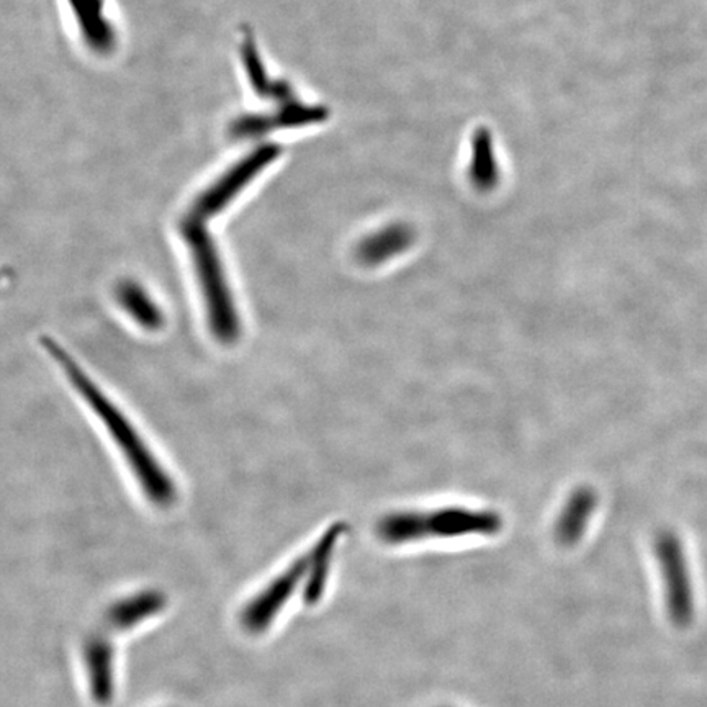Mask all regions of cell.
I'll list each match as a JSON object with an SVG mask.
<instances>
[{
	"label": "cell",
	"instance_id": "obj_1",
	"mask_svg": "<svg viewBox=\"0 0 707 707\" xmlns=\"http://www.w3.org/2000/svg\"><path fill=\"white\" fill-rule=\"evenodd\" d=\"M44 349L57 360L60 369L66 373L70 383L81 395L82 400L98 414L101 423L109 429L110 438L122 452L144 495L156 506L167 508L177 500V489L156 455L147 448L139 429L130 423L126 414L110 400L101 387L84 372L81 366L64 351L54 339H43Z\"/></svg>",
	"mask_w": 707,
	"mask_h": 707
},
{
	"label": "cell",
	"instance_id": "obj_2",
	"mask_svg": "<svg viewBox=\"0 0 707 707\" xmlns=\"http://www.w3.org/2000/svg\"><path fill=\"white\" fill-rule=\"evenodd\" d=\"M178 232L191 254L213 338L225 346L235 345L243 331L242 317L218 246L213 242L205 223L191 216L182 219Z\"/></svg>",
	"mask_w": 707,
	"mask_h": 707
},
{
	"label": "cell",
	"instance_id": "obj_3",
	"mask_svg": "<svg viewBox=\"0 0 707 707\" xmlns=\"http://www.w3.org/2000/svg\"><path fill=\"white\" fill-rule=\"evenodd\" d=\"M503 527V518L492 510L448 506L429 511H395L380 518L376 532L389 545L411 544L424 539H458L493 535Z\"/></svg>",
	"mask_w": 707,
	"mask_h": 707
},
{
	"label": "cell",
	"instance_id": "obj_4",
	"mask_svg": "<svg viewBox=\"0 0 707 707\" xmlns=\"http://www.w3.org/2000/svg\"><path fill=\"white\" fill-rule=\"evenodd\" d=\"M655 554L660 562L668 616L675 626L686 627L695 616V600L688 562L678 535L672 531L660 532L655 541Z\"/></svg>",
	"mask_w": 707,
	"mask_h": 707
},
{
	"label": "cell",
	"instance_id": "obj_5",
	"mask_svg": "<svg viewBox=\"0 0 707 707\" xmlns=\"http://www.w3.org/2000/svg\"><path fill=\"white\" fill-rule=\"evenodd\" d=\"M280 147L277 144H264L254 153L246 156L242 163L219 177L211 188L204 192L192 205L187 216L204 222L225 211L226 205L232 204L233 198L253 181L260 171L266 170L270 163L279 157Z\"/></svg>",
	"mask_w": 707,
	"mask_h": 707
},
{
	"label": "cell",
	"instance_id": "obj_6",
	"mask_svg": "<svg viewBox=\"0 0 707 707\" xmlns=\"http://www.w3.org/2000/svg\"><path fill=\"white\" fill-rule=\"evenodd\" d=\"M310 566L311 552L308 551L307 554L291 562L290 566L277 575L256 598L250 600L242 616L245 629L253 634L264 633L283 611L288 600L295 595L298 585L304 580L307 582Z\"/></svg>",
	"mask_w": 707,
	"mask_h": 707
},
{
	"label": "cell",
	"instance_id": "obj_7",
	"mask_svg": "<svg viewBox=\"0 0 707 707\" xmlns=\"http://www.w3.org/2000/svg\"><path fill=\"white\" fill-rule=\"evenodd\" d=\"M414 229L404 223H393L369 233L356 246V257L366 267H379L407 253L414 243Z\"/></svg>",
	"mask_w": 707,
	"mask_h": 707
},
{
	"label": "cell",
	"instance_id": "obj_8",
	"mask_svg": "<svg viewBox=\"0 0 707 707\" xmlns=\"http://www.w3.org/2000/svg\"><path fill=\"white\" fill-rule=\"evenodd\" d=\"M348 531L346 523H335L329 530L322 532L317 544L310 549L311 566L305 582L304 600L307 604H317L325 593L326 583L329 578L335 549L342 535Z\"/></svg>",
	"mask_w": 707,
	"mask_h": 707
},
{
	"label": "cell",
	"instance_id": "obj_9",
	"mask_svg": "<svg viewBox=\"0 0 707 707\" xmlns=\"http://www.w3.org/2000/svg\"><path fill=\"white\" fill-rule=\"evenodd\" d=\"M596 504L598 496L592 489H578L570 495L555 523L559 544L572 547L580 542L595 513Z\"/></svg>",
	"mask_w": 707,
	"mask_h": 707
},
{
	"label": "cell",
	"instance_id": "obj_10",
	"mask_svg": "<svg viewBox=\"0 0 707 707\" xmlns=\"http://www.w3.org/2000/svg\"><path fill=\"white\" fill-rule=\"evenodd\" d=\"M85 670L92 698L99 705H106L113 698V650L105 637L89 638L84 650Z\"/></svg>",
	"mask_w": 707,
	"mask_h": 707
},
{
	"label": "cell",
	"instance_id": "obj_11",
	"mask_svg": "<svg viewBox=\"0 0 707 707\" xmlns=\"http://www.w3.org/2000/svg\"><path fill=\"white\" fill-rule=\"evenodd\" d=\"M115 298L123 311L146 331H157L163 328V311L142 285L125 280L116 287Z\"/></svg>",
	"mask_w": 707,
	"mask_h": 707
},
{
	"label": "cell",
	"instance_id": "obj_12",
	"mask_svg": "<svg viewBox=\"0 0 707 707\" xmlns=\"http://www.w3.org/2000/svg\"><path fill=\"white\" fill-rule=\"evenodd\" d=\"M166 606V598L161 592H143L113 604L106 614V623L116 631H126L136 624L150 619Z\"/></svg>",
	"mask_w": 707,
	"mask_h": 707
},
{
	"label": "cell",
	"instance_id": "obj_13",
	"mask_svg": "<svg viewBox=\"0 0 707 707\" xmlns=\"http://www.w3.org/2000/svg\"><path fill=\"white\" fill-rule=\"evenodd\" d=\"M70 2L88 43L99 51L110 50L113 44V32L102 16L104 12L102 0H70Z\"/></svg>",
	"mask_w": 707,
	"mask_h": 707
},
{
	"label": "cell",
	"instance_id": "obj_14",
	"mask_svg": "<svg viewBox=\"0 0 707 707\" xmlns=\"http://www.w3.org/2000/svg\"><path fill=\"white\" fill-rule=\"evenodd\" d=\"M469 174L473 187L479 188V191L489 192L496 187L500 173H498L492 136H490L489 130H477L475 136H473L472 163H470Z\"/></svg>",
	"mask_w": 707,
	"mask_h": 707
},
{
	"label": "cell",
	"instance_id": "obj_15",
	"mask_svg": "<svg viewBox=\"0 0 707 707\" xmlns=\"http://www.w3.org/2000/svg\"><path fill=\"white\" fill-rule=\"evenodd\" d=\"M328 115L329 112L325 106L298 105L291 102V104L284 105L276 115L269 116L273 129H294V126L322 122Z\"/></svg>",
	"mask_w": 707,
	"mask_h": 707
},
{
	"label": "cell",
	"instance_id": "obj_16",
	"mask_svg": "<svg viewBox=\"0 0 707 707\" xmlns=\"http://www.w3.org/2000/svg\"><path fill=\"white\" fill-rule=\"evenodd\" d=\"M243 61H245L246 71H248L250 84H253L254 91L260 95V98H269L273 95V82L267 78L266 70H264L263 63H260L259 53H257L254 41L250 38H246L245 44H243Z\"/></svg>",
	"mask_w": 707,
	"mask_h": 707
},
{
	"label": "cell",
	"instance_id": "obj_17",
	"mask_svg": "<svg viewBox=\"0 0 707 707\" xmlns=\"http://www.w3.org/2000/svg\"><path fill=\"white\" fill-rule=\"evenodd\" d=\"M273 130L269 115H249L236 120L232 125V135L236 139H254Z\"/></svg>",
	"mask_w": 707,
	"mask_h": 707
},
{
	"label": "cell",
	"instance_id": "obj_18",
	"mask_svg": "<svg viewBox=\"0 0 707 707\" xmlns=\"http://www.w3.org/2000/svg\"><path fill=\"white\" fill-rule=\"evenodd\" d=\"M273 98H276L277 101L283 102V104L288 105L294 102V95H291L290 88L285 82H276L273 88Z\"/></svg>",
	"mask_w": 707,
	"mask_h": 707
},
{
	"label": "cell",
	"instance_id": "obj_19",
	"mask_svg": "<svg viewBox=\"0 0 707 707\" xmlns=\"http://www.w3.org/2000/svg\"><path fill=\"white\" fill-rule=\"evenodd\" d=\"M7 274L3 270H0V288H2L3 283H6Z\"/></svg>",
	"mask_w": 707,
	"mask_h": 707
}]
</instances>
